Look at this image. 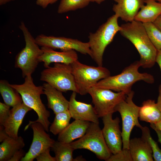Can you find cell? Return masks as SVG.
<instances>
[{"instance_id": "7a4b0ae2", "label": "cell", "mask_w": 161, "mask_h": 161, "mask_svg": "<svg viewBox=\"0 0 161 161\" xmlns=\"http://www.w3.org/2000/svg\"><path fill=\"white\" fill-rule=\"evenodd\" d=\"M141 65L139 61L134 62L126 67L120 74L114 76H109L98 82L95 86L122 92L126 95L131 91L132 85L139 81L152 83L154 78L151 75L141 73L138 71Z\"/></svg>"}, {"instance_id": "8992f818", "label": "cell", "mask_w": 161, "mask_h": 161, "mask_svg": "<svg viewBox=\"0 0 161 161\" xmlns=\"http://www.w3.org/2000/svg\"><path fill=\"white\" fill-rule=\"evenodd\" d=\"M78 93L83 95L100 80L110 75L109 71L103 66L86 65L78 60L71 64Z\"/></svg>"}, {"instance_id": "603a6c76", "label": "cell", "mask_w": 161, "mask_h": 161, "mask_svg": "<svg viewBox=\"0 0 161 161\" xmlns=\"http://www.w3.org/2000/svg\"><path fill=\"white\" fill-rule=\"evenodd\" d=\"M25 145L21 137L19 136L17 139L8 137L0 145V161H9L16 151Z\"/></svg>"}, {"instance_id": "d4e9b609", "label": "cell", "mask_w": 161, "mask_h": 161, "mask_svg": "<svg viewBox=\"0 0 161 161\" xmlns=\"http://www.w3.org/2000/svg\"><path fill=\"white\" fill-rule=\"evenodd\" d=\"M51 149L55 153L56 161H75L73 157L75 150L70 143L55 141Z\"/></svg>"}, {"instance_id": "30bf717a", "label": "cell", "mask_w": 161, "mask_h": 161, "mask_svg": "<svg viewBox=\"0 0 161 161\" xmlns=\"http://www.w3.org/2000/svg\"><path fill=\"white\" fill-rule=\"evenodd\" d=\"M91 96L94 108L99 117L115 112L117 105L126 98L122 92H114L111 90L94 86L88 92Z\"/></svg>"}, {"instance_id": "b9f144b4", "label": "cell", "mask_w": 161, "mask_h": 161, "mask_svg": "<svg viewBox=\"0 0 161 161\" xmlns=\"http://www.w3.org/2000/svg\"><path fill=\"white\" fill-rule=\"evenodd\" d=\"M105 0H92V1L95 2L98 4H100Z\"/></svg>"}, {"instance_id": "ac0fdd59", "label": "cell", "mask_w": 161, "mask_h": 161, "mask_svg": "<svg viewBox=\"0 0 161 161\" xmlns=\"http://www.w3.org/2000/svg\"><path fill=\"white\" fill-rule=\"evenodd\" d=\"M44 94L47 97V106L55 114L68 109L69 101L63 96L62 92L48 83H45L43 85Z\"/></svg>"}, {"instance_id": "277c9868", "label": "cell", "mask_w": 161, "mask_h": 161, "mask_svg": "<svg viewBox=\"0 0 161 161\" xmlns=\"http://www.w3.org/2000/svg\"><path fill=\"white\" fill-rule=\"evenodd\" d=\"M119 18L115 14L109 17L95 33H89L88 43L92 53V58L98 66H103V56L107 46L121 27L118 23Z\"/></svg>"}, {"instance_id": "4316f807", "label": "cell", "mask_w": 161, "mask_h": 161, "mask_svg": "<svg viewBox=\"0 0 161 161\" xmlns=\"http://www.w3.org/2000/svg\"><path fill=\"white\" fill-rule=\"evenodd\" d=\"M92 0H61L58 9V13L62 14L69 11L83 8Z\"/></svg>"}, {"instance_id": "f35d334b", "label": "cell", "mask_w": 161, "mask_h": 161, "mask_svg": "<svg viewBox=\"0 0 161 161\" xmlns=\"http://www.w3.org/2000/svg\"><path fill=\"white\" fill-rule=\"evenodd\" d=\"M157 106L161 113V94L159 93L157 102Z\"/></svg>"}, {"instance_id": "f1b7e54d", "label": "cell", "mask_w": 161, "mask_h": 161, "mask_svg": "<svg viewBox=\"0 0 161 161\" xmlns=\"http://www.w3.org/2000/svg\"><path fill=\"white\" fill-rule=\"evenodd\" d=\"M142 138L146 141L151 147L153 153V157L155 161H161V149L157 143L152 138L149 129L146 126H142Z\"/></svg>"}, {"instance_id": "7402d4cb", "label": "cell", "mask_w": 161, "mask_h": 161, "mask_svg": "<svg viewBox=\"0 0 161 161\" xmlns=\"http://www.w3.org/2000/svg\"><path fill=\"white\" fill-rule=\"evenodd\" d=\"M139 118L142 121L155 124L161 120V113L154 100L144 101L140 107Z\"/></svg>"}, {"instance_id": "cb8c5ba5", "label": "cell", "mask_w": 161, "mask_h": 161, "mask_svg": "<svg viewBox=\"0 0 161 161\" xmlns=\"http://www.w3.org/2000/svg\"><path fill=\"white\" fill-rule=\"evenodd\" d=\"M0 93L4 103L13 107L23 102L19 93L6 80L0 81Z\"/></svg>"}, {"instance_id": "8fae6325", "label": "cell", "mask_w": 161, "mask_h": 161, "mask_svg": "<svg viewBox=\"0 0 161 161\" xmlns=\"http://www.w3.org/2000/svg\"><path fill=\"white\" fill-rule=\"evenodd\" d=\"M37 44L41 47H46L61 51L74 50L84 55H88L92 58V53L88 42H84L76 39L63 37L47 36L43 34L35 38Z\"/></svg>"}, {"instance_id": "ee69618b", "label": "cell", "mask_w": 161, "mask_h": 161, "mask_svg": "<svg viewBox=\"0 0 161 161\" xmlns=\"http://www.w3.org/2000/svg\"><path fill=\"white\" fill-rule=\"evenodd\" d=\"M156 1H158V2H160L161 3V0H155Z\"/></svg>"}, {"instance_id": "ffe728a7", "label": "cell", "mask_w": 161, "mask_h": 161, "mask_svg": "<svg viewBox=\"0 0 161 161\" xmlns=\"http://www.w3.org/2000/svg\"><path fill=\"white\" fill-rule=\"evenodd\" d=\"M129 149L132 161L154 160L151 147L142 137H136L130 140Z\"/></svg>"}, {"instance_id": "9a60e30c", "label": "cell", "mask_w": 161, "mask_h": 161, "mask_svg": "<svg viewBox=\"0 0 161 161\" xmlns=\"http://www.w3.org/2000/svg\"><path fill=\"white\" fill-rule=\"evenodd\" d=\"M32 110L23 102L12 107L3 125L9 136L18 138V130L23 119L26 114Z\"/></svg>"}, {"instance_id": "484cf974", "label": "cell", "mask_w": 161, "mask_h": 161, "mask_svg": "<svg viewBox=\"0 0 161 161\" xmlns=\"http://www.w3.org/2000/svg\"><path fill=\"white\" fill-rule=\"evenodd\" d=\"M72 118L68 110L55 114L52 123L49 128V131L55 135L58 134L69 124Z\"/></svg>"}, {"instance_id": "ba28073f", "label": "cell", "mask_w": 161, "mask_h": 161, "mask_svg": "<svg viewBox=\"0 0 161 161\" xmlns=\"http://www.w3.org/2000/svg\"><path fill=\"white\" fill-rule=\"evenodd\" d=\"M40 80L62 92L71 91L78 93L71 64L55 63L41 72Z\"/></svg>"}, {"instance_id": "d6a6232c", "label": "cell", "mask_w": 161, "mask_h": 161, "mask_svg": "<svg viewBox=\"0 0 161 161\" xmlns=\"http://www.w3.org/2000/svg\"><path fill=\"white\" fill-rule=\"evenodd\" d=\"M26 153L22 148L16 151L12 156L9 161H21L22 158L25 156Z\"/></svg>"}, {"instance_id": "836d02e7", "label": "cell", "mask_w": 161, "mask_h": 161, "mask_svg": "<svg viewBox=\"0 0 161 161\" xmlns=\"http://www.w3.org/2000/svg\"><path fill=\"white\" fill-rule=\"evenodd\" d=\"M58 0H36V4L37 5L45 9L49 4L55 3Z\"/></svg>"}, {"instance_id": "2e32d148", "label": "cell", "mask_w": 161, "mask_h": 161, "mask_svg": "<svg viewBox=\"0 0 161 161\" xmlns=\"http://www.w3.org/2000/svg\"><path fill=\"white\" fill-rule=\"evenodd\" d=\"M41 49L43 53L38 60L39 62H43L46 68L49 67L52 63L71 64L78 60V55L74 50L58 52L46 47H41Z\"/></svg>"}, {"instance_id": "7c38bea8", "label": "cell", "mask_w": 161, "mask_h": 161, "mask_svg": "<svg viewBox=\"0 0 161 161\" xmlns=\"http://www.w3.org/2000/svg\"><path fill=\"white\" fill-rule=\"evenodd\" d=\"M30 126L33 132L32 142L29 151L21 161H33L40 153L49 148H51L55 142L46 133L40 123L30 121L24 130Z\"/></svg>"}, {"instance_id": "e575fe53", "label": "cell", "mask_w": 161, "mask_h": 161, "mask_svg": "<svg viewBox=\"0 0 161 161\" xmlns=\"http://www.w3.org/2000/svg\"><path fill=\"white\" fill-rule=\"evenodd\" d=\"M9 136L6 132L3 125H0V142H2Z\"/></svg>"}, {"instance_id": "d590c367", "label": "cell", "mask_w": 161, "mask_h": 161, "mask_svg": "<svg viewBox=\"0 0 161 161\" xmlns=\"http://www.w3.org/2000/svg\"><path fill=\"white\" fill-rule=\"evenodd\" d=\"M150 126L156 132L158 138V141L161 145V131L156 127L154 124H150Z\"/></svg>"}, {"instance_id": "8d00e7d4", "label": "cell", "mask_w": 161, "mask_h": 161, "mask_svg": "<svg viewBox=\"0 0 161 161\" xmlns=\"http://www.w3.org/2000/svg\"><path fill=\"white\" fill-rule=\"evenodd\" d=\"M153 23L161 31V14L156 18Z\"/></svg>"}, {"instance_id": "7bdbcfd3", "label": "cell", "mask_w": 161, "mask_h": 161, "mask_svg": "<svg viewBox=\"0 0 161 161\" xmlns=\"http://www.w3.org/2000/svg\"><path fill=\"white\" fill-rule=\"evenodd\" d=\"M159 93L161 94V85H160L159 86Z\"/></svg>"}, {"instance_id": "5bb4252c", "label": "cell", "mask_w": 161, "mask_h": 161, "mask_svg": "<svg viewBox=\"0 0 161 161\" xmlns=\"http://www.w3.org/2000/svg\"><path fill=\"white\" fill-rule=\"evenodd\" d=\"M76 94L73 92L69 101L68 110L72 118L75 120L99 123V117L94 107L91 104L77 100Z\"/></svg>"}, {"instance_id": "1f68e13d", "label": "cell", "mask_w": 161, "mask_h": 161, "mask_svg": "<svg viewBox=\"0 0 161 161\" xmlns=\"http://www.w3.org/2000/svg\"><path fill=\"white\" fill-rule=\"evenodd\" d=\"M51 148H49L38 155L36 158L37 161H56L55 157L51 156L50 154Z\"/></svg>"}, {"instance_id": "f546056e", "label": "cell", "mask_w": 161, "mask_h": 161, "mask_svg": "<svg viewBox=\"0 0 161 161\" xmlns=\"http://www.w3.org/2000/svg\"><path fill=\"white\" fill-rule=\"evenodd\" d=\"M107 161H132L128 149H123L115 154L111 155Z\"/></svg>"}, {"instance_id": "52a82bcc", "label": "cell", "mask_w": 161, "mask_h": 161, "mask_svg": "<svg viewBox=\"0 0 161 161\" xmlns=\"http://www.w3.org/2000/svg\"><path fill=\"white\" fill-rule=\"evenodd\" d=\"M74 149H84L91 151L97 158L106 161L112 153L103 136L99 123L91 122L85 134L78 140L70 143Z\"/></svg>"}, {"instance_id": "60d3db41", "label": "cell", "mask_w": 161, "mask_h": 161, "mask_svg": "<svg viewBox=\"0 0 161 161\" xmlns=\"http://www.w3.org/2000/svg\"><path fill=\"white\" fill-rule=\"evenodd\" d=\"M154 125L156 127L161 131V120L155 124H154Z\"/></svg>"}, {"instance_id": "ab89813d", "label": "cell", "mask_w": 161, "mask_h": 161, "mask_svg": "<svg viewBox=\"0 0 161 161\" xmlns=\"http://www.w3.org/2000/svg\"><path fill=\"white\" fill-rule=\"evenodd\" d=\"M15 0H0V5H2L7 3Z\"/></svg>"}, {"instance_id": "9c48e42d", "label": "cell", "mask_w": 161, "mask_h": 161, "mask_svg": "<svg viewBox=\"0 0 161 161\" xmlns=\"http://www.w3.org/2000/svg\"><path fill=\"white\" fill-rule=\"evenodd\" d=\"M134 94V92L132 91L115 109V112L120 113L122 119L123 149H129L130 134L133 128L136 126L140 129L142 126L138 121L140 107L136 105L133 100Z\"/></svg>"}, {"instance_id": "4dcf8cb0", "label": "cell", "mask_w": 161, "mask_h": 161, "mask_svg": "<svg viewBox=\"0 0 161 161\" xmlns=\"http://www.w3.org/2000/svg\"><path fill=\"white\" fill-rule=\"evenodd\" d=\"M10 107L4 103L0 102V125H3L9 116L10 110Z\"/></svg>"}, {"instance_id": "4fadbf2b", "label": "cell", "mask_w": 161, "mask_h": 161, "mask_svg": "<svg viewBox=\"0 0 161 161\" xmlns=\"http://www.w3.org/2000/svg\"><path fill=\"white\" fill-rule=\"evenodd\" d=\"M112 114H109L102 117L103 124L102 131L109 148L112 154H115L122 150L123 141L120 119L118 117L113 119Z\"/></svg>"}, {"instance_id": "5b68a950", "label": "cell", "mask_w": 161, "mask_h": 161, "mask_svg": "<svg viewBox=\"0 0 161 161\" xmlns=\"http://www.w3.org/2000/svg\"><path fill=\"white\" fill-rule=\"evenodd\" d=\"M19 28L23 34L25 46L16 57L15 67L21 69L22 76L25 78L32 75L35 71L43 51L23 21L21 22Z\"/></svg>"}, {"instance_id": "83f0119b", "label": "cell", "mask_w": 161, "mask_h": 161, "mask_svg": "<svg viewBox=\"0 0 161 161\" xmlns=\"http://www.w3.org/2000/svg\"><path fill=\"white\" fill-rule=\"evenodd\" d=\"M151 42L157 51L161 50V31L152 22L143 23Z\"/></svg>"}, {"instance_id": "6da1fadb", "label": "cell", "mask_w": 161, "mask_h": 161, "mask_svg": "<svg viewBox=\"0 0 161 161\" xmlns=\"http://www.w3.org/2000/svg\"><path fill=\"white\" fill-rule=\"evenodd\" d=\"M120 32L135 46L140 55L141 66L152 67L156 62L157 50L150 40L143 23L135 20L122 24Z\"/></svg>"}, {"instance_id": "3957f363", "label": "cell", "mask_w": 161, "mask_h": 161, "mask_svg": "<svg viewBox=\"0 0 161 161\" xmlns=\"http://www.w3.org/2000/svg\"><path fill=\"white\" fill-rule=\"evenodd\" d=\"M10 85L20 94L23 103L37 113V119L32 121L40 123L46 131L48 132L50 123L49 120L50 113L41 98V95L44 94L43 86H36L32 75L26 76L24 83L22 84Z\"/></svg>"}, {"instance_id": "e0dca14e", "label": "cell", "mask_w": 161, "mask_h": 161, "mask_svg": "<svg viewBox=\"0 0 161 161\" xmlns=\"http://www.w3.org/2000/svg\"><path fill=\"white\" fill-rule=\"evenodd\" d=\"M113 7L115 14L127 22L134 20L139 10L144 5L145 0H117Z\"/></svg>"}, {"instance_id": "44dd1931", "label": "cell", "mask_w": 161, "mask_h": 161, "mask_svg": "<svg viewBox=\"0 0 161 161\" xmlns=\"http://www.w3.org/2000/svg\"><path fill=\"white\" fill-rule=\"evenodd\" d=\"M145 5L140 8L134 20L143 23H153L161 14V3L155 0H145Z\"/></svg>"}, {"instance_id": "f6af8a7d", "label": "cell", "mask_w": 161, "mask_h": 161, "mask_svg": "<svg viewBox=\"0 0 161 161\" xmlns=\"http://www.w3.org/2000/svg\"><path fill=\"white\" fill-rule=\"evenodd\" d=\"M113 0L114 1L116 2L117 0Z\"/></svg>"}, {"instance_id": "74e56055", "label": "cell", "mask_w": 161, "mask_h": 161, "mask_svg": "<svg viewBox=\"0 0 161 161\" xmlns=\"http://www.w3.org/2000/svg\"><path fill=\"white\" fill-rule=\"evenodd\" d=\"M156 61L159 65L161 71V50L157 51Z\"/></svg>"}, {"instance_id": "d6986e66", "label": "cell", "mask_w": 161, "mask_h": 161, "mask_svg": "<svg viewBox=\"0 0 161 161\" xmlns=\"http://www.w3.org/2000/svg\"><path fill=\"white\" fill-rule=\"evenodd\" d=\"M90 123L87 121L75 120L58 134V141L70 143L80 138L85 134Z\"/></svg>"}]
</instances>
